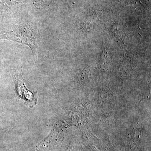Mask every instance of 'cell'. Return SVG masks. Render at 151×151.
<instances>
[{"label":"cell","instance_id":"1","mask_svg":"<svg viewBox=\"0 0 151 151\" xmlns=\"http://www.w3.org/2000/svg\"><path fill=\"white\" fill-rule=\"evenodd\" d=\"M14 41L29 47L34 51L36 47L35 37L28 26H22L7 32H0V40Z\"/></svg>","mask_w":151,"mask_h":151},{"label":"cell","instance_id":"2","mask_svg":"<svg viewBox=\"0 0 151 151\" xmlns=\"http://www.w3.org/2000/svg\"><path fill=\"white\" fill-rule=\"evenodd\" d=\"M16 86L17 92L22 100H24L25 103L30 107H34L37 103V100L35 99L34 95L27 89L22 78H16Z\"/></svg>","mask_w":151,"mask_h":151}]
</instances>
